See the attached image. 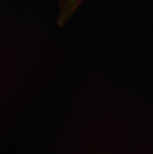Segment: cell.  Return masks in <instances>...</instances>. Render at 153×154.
I'll return each instance as SVG.
<instances>
[{
    "label": "cell",
    "instance_id": "6da1fadb",
    "mask_svg": "<svg viewBox=\"0 0 153 154\" xmlns=\"http://www.w3.org/2000/svg\"><path fill=\"white\" fill-rule=\"evenodd\" d=\"M84 0H60V12L58 17V24L64 25L74 14L77 8Z\"/></svg>",
    "mask_w": 153,
    "mask_h": 154
}]
</instances>
